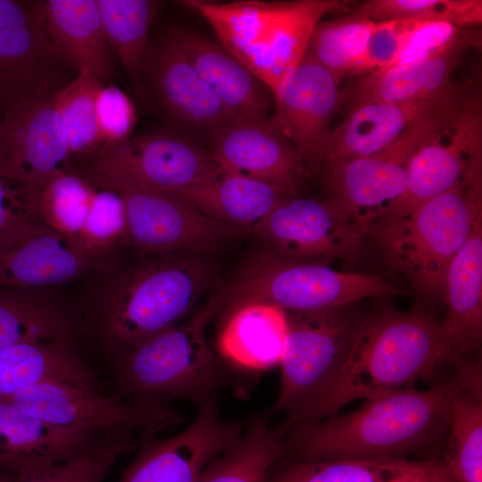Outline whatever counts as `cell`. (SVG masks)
Returning a JSON list of instances; mask_svg holds the SVG:
<instances>
[{"label":"cell","mask_w":482,"mask_h":482,"mask_svg":"<svg viewBox=\"0 0 482 482\" xmlns=\"http://www.w3.org/2000/svg\"><path fill=\"white\" fill-rule=\"evenodd\" d=\"M424 22L414 20L375 21L368 42L363 73L394 66Z\"/></svg>","instance_id":"obj_42"},{"label":"cell","mask_w":482,"mask_h":482,"mask_svg":"<svg viewBox=\"0 0 482 482\" xmlns=\"http://www.w3.org/2000/svg\"><path fill=\"white\" fill-rule=\"evenodd\" d=\"M96 262L45 224L0 246V289L39 292L75 279Z\"/></svg>","instance_id":"obj_25"},{"label":"cell","mask_w":482,"mask_h":482,"mask_svg":"<svg viewBox=\"0 0 482 482\" xmlns=\"http://www.w3.org/2000/svg\"><path fill=\"white\" fill-rule=\"evenodd\" d=\"M0 401L57 426L124 432L140 439L185 421L172 406L144 408L114 395L105 396L57 381L34 385Z\"/></svg>","instance_id":"obj_14"},{"label":"cell","mask_w":482,"mask_h":482,"mask_svg":"<svg viewBox=\"0 0 482 482\" xmlns=\"http://www.w3.org/2000/svg\"><path fill=\"white\" fill-rule=\"evenodd\" d=\"M13 474L12 473H0V482H12Z\"/></svg>","instance_id":"obj_44"},{"label":"cell","mask_w":482,"mask_h":482,"mask_svg":"<svg viewBox=\"0 0 482 482\" xmlns=\"http://www.w3.org/2000/svg\"><path fill=\"white\" fill-rule=\"evenodd\" d=\"M441 458L459 482H482V370L478 358L452 376L449 428Z\"/></svg>","instance_id":"obj_30"},{"label":"cell","mask_w":482,"mask_h":482,"mask_svg":"<svg viewBox=\"0 0 482 482\" xmlns=\"http://www.w3.org/2000/svg\"><path fill=\"white\" fill-rule=\"evenodd\" d=\"M218 353L237 370L257 371L279 364L287 335V313L263 302L242 303L223 314Z\"/></svg>","instance_id":"obj_29"},{"label":"cell","mask_w":482,"mask_h":482,"mask_svg":"<svg viewBox=\"0 0 482 482\" xmlns=\"http://www.w3.org/2000/svg\"><path fill=\"white\" fill-rule=\"evenodd\" d=\"M139 437L107 431L82 454L56 464L13 474L12 482H104L116 461L136 451Z\"/></svg>","instance_id":"obj_36"},{"label":"cell","mask_w":482,"mask_h":482,"mask_svg":"<svg viewBox=\"0 0 482 482\" xmlns=\"http://www.w3.org/2000/svg\"><path fill=\"white\" fill-rule=\"evenodd\" d=\"M462 94V90L452 85L428 98L351 106L345 120L331 131L323 165L328 167L377 153L408 128L453 104Z\"/></svg>","instance_id":"obj_22"},{"label":"cell","mask_w":482,"mask_h":482,"mask_svg":"<svg viewBox=\"0 0 482 482\" xmlns=\"http://www.w3.org/2000/svg\"><path fill=\"white\" fill-rule=\"evenodd\" d=\"M406 294L380 274L338 271L327 264L295 262L272 253L246 270L227 295L220 294L219 314L245 302L306 312Z\"/></svg>","instance_id":"obj_7"},{"label":"cell","mask_w":482,"mask_h":482,"mask_svg":"<svg viewBox=\"0 0 482 482\" xmlns=\"http://www.w3.org/2000/svg\"><path fill=\"white\" fill-rule=\"evenodd\" d=\"M3 131H4V113L0 110V153H1L2 143H3Z\"/></svg>","instance_id":"obj_45"},{"label":"cell","mask_w":482,"mask_h":482,"mask_svg":"<svg viewBox=\"0 0 482 482\" xmlns=\"http://www.w3.org/2000/svg\"><path fill=\"white\" fill-rule=\"evenodd\" d=\"M45 224L37 210V187L0 173V246Z\"/></svg>","instance_id":"obj_40"},{"label":"cell","mask_w":482,"mask_h":482,"mask_svg":"<svg viewBox=\"0 0 482 482\" xmlns=\"http://www.w3.org/2000/svg\"><path fill=\"white\" fill-rule=\"evenodd\" d=\"M111 48L116 53L136 92L150 45V29L162 2L96 0Z\"/></svg>","instance_id":"obj_33"},{"label":"cell","mask_w":482,"mask_h":482,"mask_svg":"<svg viewBox=\"0 0 482 482\" xmlns=\"http://www.w3.org/2000/svg\"><path fill=\"white\" fill-rule=\"evenodd\" d=\"M77 74L49 41L35 1L0 0V110L58 92Z\"/></svg>","instance_id":"obj_18"},{"label":"cell","mask_w":482,"mask_h":482,"mask_svg":"<svg viewBox=\"0 0 482 482\" xmlns=\"http://www.w3.org/2000/svg\"><path fill=\"white\" fill-rule=\"evenodd\" d=\"M374 22L352 14L320 21L310 37L304 56L329 71L339 83L346 76L363 73Z\"/></svg>","instance_id":"obj_35"},{"label":"cell","mask_w":482,"mask_h":482,"mask_svg":"<svg viewBox=\"0 0 482 482\" xmlns=\"http://www.w3.org/2000/svg\"><path fill=\"white\" fill-rule=\"evenodd\" d=\"M46 34L65 63L78 75L102 85L113 76L111 46L96 0L35 1Z\"/></svg>","instance_id":"obj_27"},{"label":"cell","mask_w":482,"mask_h":482,"mask_svg":"<svg viewBox=\"0 0 482 482\" xmlns=\"http://www.w3.org/2000/svg\"><path fill=\"white\" fill-rule=\"evenodd\" d=\"M481 179V102L478 95L465 94L453 118L412 156L405 189L386 213L411 207Z\"/></svg>","instance_id":"obj_17"},{"label":"cell","mask_w":482,"mask_h":482,"mask_svg":"<svg viewBox=\"0 0 482 482\" xmlns=\"http://www.w3.org/2000/svg\"><path fill=\"white\" fill-rule=\"evenodd\" d=\"M482 213V179L459 185L376 220L373 237L385 262L425 295L445 289L449 266Z\"/></svg>","instance_id":"obj_6"},{"label":"cell","mask_w":482,"mask_h":482,"mask_svg":"<svg viewBox=\"0 0 482 482\" xmlns=\"http://www.w3.org/2000/svg\"><path fill=\"white\" fill-rule=\"evenodd\" d=\"M178 252L109 273L76 326L111 362L189 315L214 282L212 270Z\"/></svg>","instance_id":"obj_2"},{"label":"cell","mask_w":482,"mask_h":482,"mask_svg":"<svg viewBox=\"0 0 482 482\" xmlns=\"http://www.w3.org/2000/svg\"><path fill=\"white\" fill-rule=\"evenodd\" d=\"M283 436L264 417L245 422L239 440L212 461L197 482H267L282 455Z\"/></svg>","instance_id":"obj_34"},{"label":"cell","mask_w":482,"mask_h":482,"mask_svg":"<svg viewBox=\"0 0 482 482\" xmlns=\"http://www.w3.org/2000/svg\"><path fill=\"white\" fill-rule=\"evenodd\" d=\"M286 313L287 335L279 362L280 388L270 412L283 413L287 419L340 370L367 314L353 304Z\"/></svg>","instance_id":"obj_8"},{"label":"cell","mask_w":482,"mask_h":482,"mask_svg":"<svg viewBox=\"0 0 482 482\" xmlns=\"http://www.w3.org/2000/svg\"><path fill=\"white\" fill-rule=\"evenodd\" d=\"M221 297L212 295L190 318L145 340L112 362L117 397L144 408L195 406L220 395L239 378L210 345L206 329Z\"/></svg>","instance_id":"obj_4"},{"label":"cell","mask_w":482,"mask_h":482,"mask_svg":"<svg viewBox=\"0 0 482 482\" xmlns=\"http://www.w3.org/2000/svg\"><path fill=\"white\" fill-rule=\"evenodd\" d=\"M103 86L87 74H78L55 95V106L72 157L90 154L102 147L96 98Z\"/></svg>","instance_id":"obj_38"},{"label":"cell","mask_w":482,"mask_h":482,"mask_svg":"<svg viewBox=\"0 0 482 482\" xmlns=\"http://www.w3.org/2000/svg\"><path fill=\"white\" fill-rule=\"evenodd\" d=\"M473 37L463 32L419 59L370 72L342 98L351 106L369 102H405L428 98L451 87L450 77Z\"/></svg>","instance_id":"obj_28"},{"label":"cell","mask_w":482,"mask_h":482,"mask_svg":"<svg viewBox=\"0 0 482 482\" xmlns=\"http://www.w3.org/2000/svg\"><path fill=\"white\" fill-rule=\"evenodd\" d=\"M76 319L44 292L0 289V349L30 341L75 340Z\"/></svg>","instance_id":"obj_32"},{"label":"cell","mask_w":482,"mask_h":482,"mask_svg":"<svg viewBox=\"0 0 482 482\" xmlns=\"http://www.w3.org/2000/svg\"><path fill=\"white\" fill-rule=\"evenodd\" d=\"M96 113L102 147L119 145L133 136L137 111L129 96L118 87L110 83L99 87Z\"/></svg>","instance_id":"obj_41"},{"label":"cell","mask_w":482,"mask_h":482,"mask_svg":"<svg viewBox=\"0 0 482 482\" xmlns=\"http://www.w3.org/2000/svg\"><path fill=\"white\" fill-rule=\"evenodd\" d=\"M166 194L212 219L247 231L280 201L290 197L269 184L225 170L207 183Z\"/></svg>","instance_id":"obj_31"},{"label":"cell","mask_w":482,"mask_h":482,"mask_svg":"<svg viewBox=\"0 0 482 482\" xmlns=\"http://www.w3.org/2000/svg\"><path fill=\"white\" fill-rule=\"evenodd\" d=\"M453 365L439 323L420 311L383 309L367 314L340 370L296 414L285 420V434L334 415L356 400L414 387Z\"/></svg>","instance_id":"obj_3"},{"label":"cell","mask_w":482,"mask_h":482,"mask_svg":"<svg viewBox=\"0 0 482 482\" xmlns=\"http://www.w3.org/2000/svg\"><path fill=\"white\" fill-rule=\"evenodd\" d=\"M444 291L447 312L439 328L458 367L476 359L482 340V213L449 266Z\"/></svg>","instance_id":"obj_26"},{"label":"cell","mask_w":482,"mask_h":482,"mask_svg":"<svg viewBox=\"0 0 482 482\" xmlns=\"http://www.w3.org/2000/svg\"><path fill=\"white\" fill-rule=\"evenodd\" d=\"M338 86L329 71L304 56L274 97L273 115L306 173L323 165L331 122L343 100Z\"/></svg>","instance_id":"obj_20"},{"label":"cell","mask_w":482,"mask_h":482,"mask_svg":"<svg viewBox=\"0 0 482 482\" xmlns=\"http://www.w3.org/2000/svg\"><path fill=\"white\" fill-rule=\"evenodd\" d=\"M103 433L57 426L0 401V473L18 474L71 460Z\"/></svg>","instance_id":"obj_24"},{"label":"cell","mask_w":482,"mask_h":482,"mask_svg":"<svg viewBox=\"0 0 482 482\" xmlns=\"http://www.w3.org/2000/svg\"><path fill=\"white\" fill-rule=\"evenodd\" d=\"M196 72L237 120L270 115L267 85L218 40L183 27L166 29Z\"/></svg>","instance_id":"obj_23"},{"label":"cell","mask_w":482,"mask_h":482,"mask_svg":"<svg viewBox=\"0 0 482 482\" xmlns=\"http://www.w3.org/2000/svg\"><path fill=\"white\" fill-rule=\"evenodd\" d=\"M135 93L162 126L207 148L220 129L237 120L196 72L167 29L151 39Z\"/></svg>","instance_id":"obj_10"},{"label":"cell","mask_w":482,"mask_h":482,"mask_svg":"<svg viewBox=\"0 0 482 482\" xmlns=\"http://www.w3.org/2000/svg\"><path fill=\"white\" fill-rule=\"evenodd\" d=\"M83 175L120 195L127 221L124 245L140 252L152 255L213 252L240 233L241 229L203 214L172 195Z\"/></svg>","instance_id":"obj_12"},{"label":"cell","mask_w":482,"mask_h":482,"mask_svg":"<svg viewBox=\"0 0 482 482\" xmlns=\"http://www.w3.org/2000/svg\"><path fill=\"white\" fill-rule=\"evenodd\" d=\"M180 3L204 18L218 41L267 85L273 97L303 61L317 24L349 4L338 0Z\"/></svg>","instance_id":"obj_5"},{"label":"cell","mask_w":482,"mask_h":482,"mask_svg":"<svg viewBox=\"0 0 482 482\" xmlns=\"http://www.w3.org/2000/svg\"><path fill=\"white\" fill-rule=\"evenodd\" d=\"M37 187L43 221L95 261L125 243V206L116 191L72 168Z\"/></svg>","instance_id":"obj_15"},{"label":"cell","mask_w":482,"mask_h":482,"mask_svg":"<svg viewBox=\"0 0 482 482\" xmlns=\"http://www.w3.org/2000/svg\"><path fill=\"white\" fill-rule=\"evenodd\" d=\"M71 160L82 163L72 167L80 173L162 193L202 185L224 172L207 147L164 126Z\"/></svg>","instance_id":"obj_9"},{"label":"cell","mask_w":482,"mask_h":482,"mask_svg":"<svg viewBox=\"0 0 482 482\" xmlns=\"http://www.w3.org/2000/svg\"><path fill=\"white\" fill-rule=\"evenodd\" d=\"M387 482H459L441 458L409 460L403 469Z\"/></svg>","instance_id":"obj_43"},{"label":"cell","mask_w":482,"mask_h":482,"mask_svg":"<svg viewBox=\"0 0 482 482\" xmlns=\"http://www.w3.org/2000/svg\"><path fill=\"white\" fill-rule=\"evenodd\" d=\"M351 14L383 21L414 20L445 22L461 28L482 21L480 0H368L351 9Z\"/></svg>","instance_id":"obj_39"},{"label":"cell","mask_w":482,"mask_h":482,"mask_svg":"<svg viewBox=\"0 0 482 482\" xmlns=\"http://www.w3.org/2000/svg\"><path fill=\"white\" fill-rule=\"evenodd\" d=\"M463 96L416 122L377 153L326 167L331 196L365 235L403 195L412 156L453 118Z\"/></svg>","instance_id":"obj_11"},{"label":"cell","mask_w":482,"mask_h":482,"mask_svg":"<svg viewBox=\"0 0 482 482\" xmlns=\"http://www.w3.org/2000/svg\"><path fill=\"white\" fill-rule=\"evenodd\" d=\"M56 93L24 97L6 110L1 174L38 187L71 169V154L55 106Z\"/></svg>","instance_id":"obj_19"},{"label":"cell","mask_w":482,"mask_h":482,"mask_svg":"<svg viewBox=\"0 0 482 482\" xmlns=\"http://www.w3.org/2000/svg\"><path fill=\"white\" fill-rule=\"evenodd\" d=\"M195 407L192 422L178 434L139 439L119 482H197L207 465L239 440L245 422L226 420L219 395Z\"/></svg>","instance_id":"obj_16"},{"label":"cell","mask_w":482,"mask_h":482,"mask_svg":"<svg viewBox=\"0 0 482 482\" xmlns=\"http://www.w3.org/2000/svg\"><path fill=\"white\" fill-rule=\"evenodd\" d=\"M249 232L279 258L322 264L353 260L366 236L332 196L323 201L287 197Z\"/></svg>","instance_id":"obj_13"},{"label":"cell","mask_w":482,"mask_h":482,"mask_svg":"<svg viewBox=\"0 0 482 482\" xmlns=\"http://www.w3.org/2000/svg\"><path fill=\"white\" fill-rule=\"evenodd\" d=\"M409 460L298 461L279 458L270 468L267 482H387Z\"/></svg>","instance_id":"obj_37"},{"label":"cell","mask_w":482,"mask_h":482,"mask_svg":"<svg viewBox=\"0 0 482 482\" xmlns=\"http://www.w3.org/2000/svg\"><path fill=\"white\" fill-rule=\"evenodd\" d=\"M452 376L433 386L391 392L283 436L281 459L393 461L441 457Z\"/></svg>","instance_id":"obj_1"},{"label":"cell","mask_w":482,"mask_h":482,"mask_svg":"<svg viewBox=\"0 0 482 482\" xmlns=\"http://www.w3.org/2000/svg\"><path fill=\"white\" fill-rule=\"evenodd\" d=\"M208 149L221 168L297 196L307 174L297 151L272 114L237 120L220 129Z\"/></svg>","instance_id":"obj_21"}]
</instances>
